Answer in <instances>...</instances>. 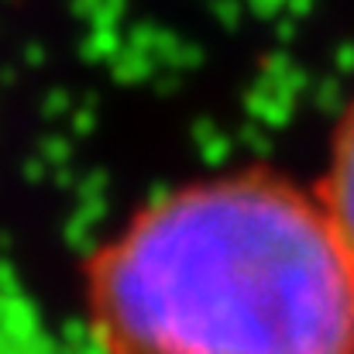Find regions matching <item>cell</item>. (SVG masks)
I'll return each instance as SVG.
<instances>
[{
    "instance_id": "cell-1",
    "label": "cell",
    "mask_w": 354,
    "mask_h": 354,
    "mask_svg": "<svg viewBox=\"0 0 354 354\" xmlns=\"http://www.w3.org/2000/svg\"><path fill=\"white\" fill-rule=\"evenodd\" d=\"M90 320L104 354H354V261L320 200L234 172L97 251Z\"/></svg>"
},
{
    "instance_id": "cell-2",
    "label": "cell",
    "mask_w": 354,
    "mask_h": 354,
    "mask_svg": "<svg viewBox=\"0 0 354 354\" xmlns=\"http://www.w3.org/2000/svg\"><path fill=\"white\" fill-rule=\"evenodd\" d=\"M320 203L330 214V221L354 261V104L348 107V114L334 134L330 169H327V179L320 189Z\"/></svg>"
}]
</instances>
